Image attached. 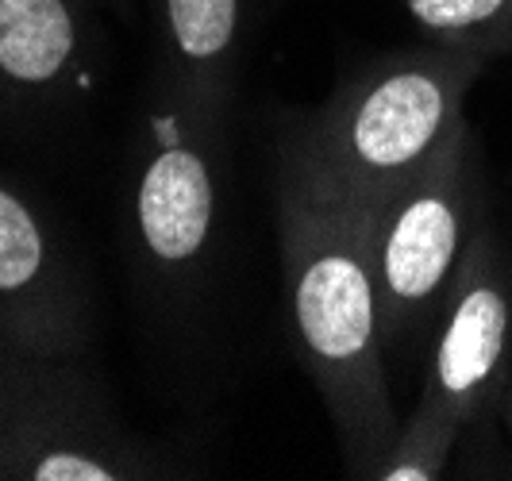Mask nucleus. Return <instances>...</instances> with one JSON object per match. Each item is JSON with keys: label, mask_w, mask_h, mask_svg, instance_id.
<instances>
[{"label": "nucleus", "mask_w": 512, "mask_h": 481, "mask_svg": "<svg viewBox=\"0 0 512 481\" xmlns=\"http://www.w3.org/2000/svg\"><path fill=\"white\" fill-rule=\"evenodd\" d=\"M77 16L66 0H0V70L24 85H47L77 54Z\"/></svg>", "instance_id": "obj_7"}, {"label": "nucleus", "mask_w": 512, "mask_h": 481, "mask_svg": "<svg viewBox=\"0 0 512 481\" xmlns=\"http://www.w3.org/2000/svg\"><path fill=\"white\" fill-rule=\"evenodd\" d=\"M166 47L178 66L181 93L216 104L239 47V0H162Z\"/></svg>", "instance_id": "obj_6"}, {"label": "nucleus", "mask_w": 512, "mask_h": 481, "mask_svg": "<svg viewBox=\"0 0 512 481\" xmlns=\"http://www.w3.org/2000/svg\"><path fill=\"white\" fill-rule=\"evenodd\" d=\"M497 408H505V424H509V439H512V378H509V385H505L501 405H497Z\"/></svg>", "instance_id": "obj_11"}, {"label": "nucleus", "mask_w": 512, "mask_h": 481, "mask_svg": "<svg viewBox=\"0 0 512 481\" xmlns=\"http://www.w3.org/2000/svg\"><path fill=\"white\" fill-rule=\"evenodd\" d=\"M466 435L462 428L436 420L428 412H416L401 420L393 447L382 455V462L374 466V481H436L443 478L447 462L455 455L459 439Z\"/></svg>", "instance_id": "obj_10"}, {"label": "nucleus", "mask_w": 512, "mask_h": 481, "mask_svg": "<svg viewBox=\"0 0 512 481\" xmlns=\"http://www.w3.org/2000/svg\"><path fill=\"white\" fill-rule=\"evenodd\" d=\"M401 8L436 47L486 62L512 58V0H401Z\"/></svg>", "instance_id": "obj_8"}, {"label": "nucleus", "mask_w": 512, "mask_h": 481, "mask_svg": "<svg viewBox=\"0 0 512 481\" xmlns=\"http://www.w3.org/2000/svg\"><path fill=\"white\" fill-rule=\"evenodd\" d=\"M512 378V251L489 220L428 339L416 412L470 431L501 405Z\"/></svg>", "instance_id": "obj_4"}, {"label": "nucleus", "mask_w": 512, "mask_h": 481, "mask_svg": "<svg viewBox=\"0 0 512 481\" xmlns=\"http://www.w3.org/2000/svg\"><path fill=\"white\" fill-rule=\"evenodd\" d=\"M216 104L185 93V116L154 124V147L139 166L131 216L135 239L158 270H193L205 258L216 228V154L208 143V120Z\"/></svg>", "instance_id": "obj_5"}, {"label": "nucleus", "mask_w": 512, "mask_h": 481, "mask_svg": "<svg viewBox=\"0 0 512 481\" xmlns=\"http://www.w3.org/2000/svg\"><path fill=\"white\" fill-rule=\"evenodd\" d=\"M54 258L39 220L20 197L0 189V293H35L43 304L62 312L66 293L51 289Z\"/></svg>", "instance_id": "obj_9"}, {"label": "nucleus", "mask_w": 512, "mask_h": 481, "mask_svg": "<svg viewBox=\"0 0 512 481\" xmlns=\"http://www.w3.org/2000/svg\"><path fill=\"white\" fill-rule=\"evenodd\" d=\"M486 66L478 54L436 43L389 54L324 104L293 162L335 193L378 208L470 124L466 97Z\"/></svg>", "instance_id": "obj_2"}, {"label": "nucleus", "mask_w": 512, "mask_h": 481, "mask_svg": "<svg viewBox=\"0 0 512 481\" xmlns=\"http://www.w3.org/2000/svg\"><path fill=\"white\" fill-rule=\"evenodd\" d=\"M489 220L486 162L470 124L432 166L370 208V262L385 351L416 355L428 347L466 254Z\"/></svg>", "instance_id": "obj_3"}, {"label": "nucleus", "mask_w": 512, "mask_h": 481, "mask_svg": "<svg viewBox=\"0 0 512 481\" xmlns=\"http://www.w3.org/2000/svg\"><path fill=\"white\" fill-rule=\"evenodd\" d=\"M282 262L301 358L332 412L347 470L370 478L401 428L385 381L370 208L289 162L282 181Z\"/></svg>", "instance_id": "obj_1"}]
</instances>
